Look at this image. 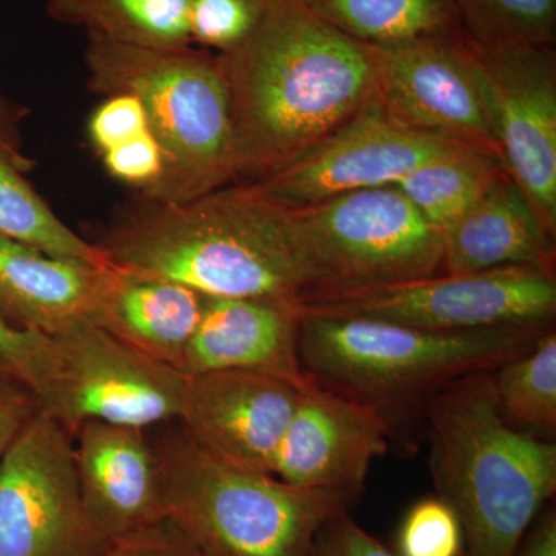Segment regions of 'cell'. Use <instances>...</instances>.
I'll return each instance as SVG.
<instances>
[{
    "label": "cell",
    "instance_id": "cell-1",
    "mask_svg": "<svg viewBox=\"0 0 556 556\" xmlns=\"http://www.w3.org/2000/svg\"><path fill=\"white\" fill-rule=\"evenodd\" d=\"M217 56L232 112L233 182L283 169L376 93L372 47L332 27L303 0H270L257 30Z\"/></svg>",
    "mask_w": 556,
    "mask_h": 556
},
{
    "label": "cell",
    "instance_id": "cell-2",
    "mask_svg": "<svg viewBox=\"0 0 556 556\" xmlns=\"http://www.w3.org/2000/svg\"><path fill=\"white\" fill-rule=\"evenodd\" d=\"M91 243L110 266L178 281L206 298L302 303L283 206L252 182L185 203L138 197Z\"/></svg>",
    "mask_w": 556,
    "mask_h": 556
},
{
    "label": "cell",
    "instance_id": "cell-3",
    "mask_svg": "<svg viewBox=\"0 0 556 556\" xmlns=\"http://www.w3.org/2000/svg\"><path fill=\"white\" fill-rule=\"evenodd\" d=\"M438 496L463 526V556H514L556 492V445L507 422L493 371L464 376L428 401Z\"/></svg>",
    "mask_w": 556,
    "mask_h": 556
},
{
    "label": "cell",
    "instance_id": "cell-4",
    "mask_svg": "<svg viewBox=\"0 0 556 556\" xmlns=\"http://www.w3.org/2000/svg\"><path fill=\"white\" fill-rule=\"evenodd\" d=\"M552 328L441 332L302 309L299 353L303 371L318 386L390 416V409L430 401L453 380L493 371Z\"/></svg>",
    "mask_w": 556,
    "mask_h": 556
},
{
    "label": "cell",
    "instance_id": "cell-5",
    "mask_svg": "<svg viewBox=\"0 0 556 556\" xmlns=\"http://www.w3.org/2000/svg\"><path fill=\"white\" fill-rule=\"evenodd\" d=\"M90 91L141 102L166 172L153 201L185 203L236 181L228 84L212 51L144 49L87 35Z\"/></svg>",
    "mask_w": 556,
    "mask_h": 556
},
{
    "label": "cell",
    "instance_id": "cell-6",
    "mask_svg": "<svg viewBox=\"0 0 556 556\" xmlns=\"http://www.w3.org/2000/svg\"><path fill=\"white\" fill-rule=\"evenodd\" d=\"M156 452L164 517L204 556H311L321 529L351 506L340 496L229 466L182 431Z\"/></svg>",
    "mask_w": 556,
    "mask_h": 556
},
{
    "label": "cell",
    "instance_id": "cell-7",
    "mask_svg": "<svg viewBox=\"0 0 556 556\" xmlns=\"http://www.w3.org/2000/svg\"><path fill=\"white\" fill-rule=\"evenodd\" d=\"M302 305L442 274L444 237L396 186L283 206Z\"/></svg>",
    "mask_w": 556,
    "mask_h": 556
},
{
    "label": "cell",
    "instance_id": "cell-8",
    "mask_svg": "<svg viewBox=\"0 0 556 556\" xmlns=\"http://www.w3.org/2000/svg\"><path fill=\"white\" fill-rule=\"evenodd\" d=\"M186 376L89 320L46 336L30 390L40 413L75 433L83 424L146 428L178 420Z\"/></svg>",
    "mask_w": 556,
    "mask_h": 556
},
{
    "label": "cell",
    "instance_id": "cell-9",
    "mask_svg": "<svg viewBox=\"0 0 556 556\" xmlns=\"http://www.w3.org/2000/svg\"><path fill=\"white\" fill-rule=\"evenodd\" d=\"M302 309L441 332L554 327L555 268L508 266L481 273L439 274L351 298L305 303Z\"/></svg>",
    "mask_w": 556,
    "mask_h": 556
},
{
    "label": "cell",
    "instance_id": "cell-10",
    "mask_svg": "<svg viewBox=\"0 0 556 556\" xmlns=\"http://www.w3.org/2000/svg\"><path fill=\"white\" fill-rule=\"evenodd\" d=\"M80 495L73 434L36 413L0 459V556H102Z\"/></svg>",
    "mask_w": 556,
    "mask_h": 556
},
{
    "label": "cell",
    "instance_id": "cell-11",
    "mask_svg": "<svg viewBox=\"0 0 556 556\" xmlns=\"http://www.w3.org/2000/svg\"><path fill=\"white\" fill-rule=\"evenodd\" d=\"M371 47L375 97L391 118L501 160L477 46L466 33Z\"/></svg>",
    "mask_w": 556,
    "mask_h": 556
},
{
    "label": "cell",
    "instance_id": "cell-12",
    "mask_svg": "<svg viewBox=\"0 0 556 556\" xmlns=\"http://www.w3.org/2000/svg\"><path fill=\"white\" fill-rule=\"evenodd\" d=\"M457 146L397 123L375 97L334 134L252 185L281 206L306 207L357 190L396 185Z\"/></svg>",
    "mask_w": 556,
    "mask_h": 556
},
{
    "label": "cell",
    "instance_id": "cell-13",
    "mask_svg": "<svg viewBox=\"0 0 556 556\" xmlns=\"http://www.w3.org/2000/svg\"><path fill=\"white\" fill-rule=\"evenodd\" d=\"M477 50L501 163L556 237L555 47Z\"/></svg>",
    "mask_w": 556,
    "mask_h": 556
},
{
    "label": "cell",
    "instance_id": "cell-14",
    "mask_svg": "<svg viewBox=\"0 0 556 556\" xmlns=\"http://www.w3.org/2000/svg\"><path fill=\"white\" fill-rule=\"evenodd\" d=\"M390 430L391 417L379 408L313 382L300 393L273 475L353 503L371 464L386 455Z\"/></svg>",
    "mask_w": 556,
    "mask_h": 556
},
{
    "label": "cell",
    "instance_id": "cell-15",
    "mask_svg": "<svg viewBox=\"0 0 556 556\" xmlns=\"http://www.w3.org/2000/svg\"><path fill=\"white\" fill-rule=\"evenodd\" d=\"M302 391L249 371L186 376L179 424L201 450L229 466L273 475L278 445Z\"/></svg>",
    "mask_w": 556,
    "mask_h": 556
},
{
    "label": "cell",
    "instance_id": "cell-16",
    "mask_svg": "<svg viewBox=\"0 0 556 556\" xmlns=\"http://www.w3.org/2000/svg\"><path fill=\"white\" fill-rule=\"evenodd\" d=\"M302 303L278 299L207 298L179 372L249 371L291 383L314 382L299 353Z\"/></svg>",
    "mask_w": 556,
    "mask_h": 556
},
{
    "label": "cell",
    "instance_id": "cell-17",
    "mask_svg": "<svg viewBox=\"0 0 556 556\" xmlns=\"http://www.w3.org/2000/svg\"><path fill=\"white\" fill-rule=\"evenodd\" d=\"M73 459L87 510L109 540L166 518L159 452L142 428L83 424Z\"/></svg>",
    "mask_w": 556,
    "mask_h": 556
},
{
    "label": "cell",
    "instance_id": "cell-18",
    "mask_svg": "<svg viewBox=\"0 0 556 556\" xmlns=\"http://www.w3.org/2000/svg\"><path fill=\"white\" fill-rule=\"evenodd\" d=\"M206 300L178 281L109 265L102 269L90 321L179 371Z\"/></svg>",
    "mask_w": 556,
    "mask_h": 556
},
{
    "label": "cell",
    "instance_id": "cell-19",
    "mask_svg": "<svg viewBox=\"0 0 556 556\" xmlns=\"http://www.w3.org/2000/svg\"><path fill=\"white\" fill-rule=\"evenodd\" d=\"M442 237V274L508 266L555 268L556 237L507 172Z\"/></svg>",
    "mask_w": 556,
    "mask_h": 556
},
{
    "label": "cell",
    "instance_id": "cell-20",
    "mask_svg": "<svg viewBox=\"0 0 556 556\" xmlns=\"http://www.w3.org/2000/svg\"><path fill=\"white\" fill-rule=\"evenodd\" d=\"M104 268L0 236V316L43 336L90 321Z\"/></svg>",
    "mask_w": 556,
    "mask_h": 556
},
{
    "label": "cell",
    "instance_id": "cell-21",
    "mask_svg": "<svg viewBox=\"0 0 556 556\" xmlns=\"http://www.w3.org/2000/svg\"><path fill=\"white\" fill-rule=\"evenodd\" d=\"M190 0H47V14L87 35L144 49L192 46Z\"/></svg>",
    "mask_w": 556,
    "mask_h": 556
},
{
    "label": "cell",
    "instance_id": "cell-22",
    "mask_svg": "<svg viewBox=\"0 0 556 556\" xmlns=\"http://www.w3.org/2000/svg\"><path fill=\"white\" fill-rule=\"evenodd\" d=\"M311 11L367 46L463 33L453 0H303Z\"/></svg>",
    "mask_w": 556,
    "mask_h": 556
},
{
    "label": "cell",
    "instance_id": "cell-23",
    "mask_svg": "<svg viewBox=\"0 0 556 556\" xmlns=\"http://www.w3.org/2000/svg\"><path fill=\"white\" fill-rule=\"evenodd\" d=\"M504 174L506 169L497 156L457 146L416 167L393 186L428 223L444 232Z\"/></svg>",
    "mask_w": 556,
    "mask_h": 556
},
{
    "label": "cell",
    "instance_id": "cell-24",
    "mask_svg": "<svg viewBox=\"0 0 556 556\" xmlns=\"http://www.w3.org/2000/svg\"><path fill=\"white\" fill-rule=\"evenodd\" d=\"M0 236L49 254L108 266L91 241L65 225L33 189L24 172L0 153Z\"/></svg>",
    "mask_w": 556,
    "mask_h": 556
},
{
    "label": "cell",
    "instance_id": "cell-25",
    "mask_svg": "<svg viewBox=\"0 0 556 556\" xmlns=\"http://www.w3.org/2000/svg\"><path fill=\"white\" fill-rule=\"evenodd\" d=\"M501 413L511 426L546 431L556 428V332L546 334L526 353L493 369Z\"/></svg>",
    "mask_w": 556,
    "mask_h": 556
},
{
    "label": "cell",
    "instance_id": "cell-26",
    "mask_svg": "<svg viewBox=\"0 0 556 556\" xmlns=\"http://www.w3.org/2000/svg\"><path fill=\"white\" fill-rule=\"evenodd\" d=\"M464 33L485 50L555 47L556 0H453Z\"/></svg>",
    "mask_w": 556,
    "mask_h": 556
},
{
    "label": "cell",
    "instance_id": "cell-27",
    "mask_svg": "<svg viewBox=\"0 0 556 556\" xmlns=\"http://www.w3.org/2000/svg\"><path fill=\"white\" fill-rule=\"evenodd\" d=\"M270 0H190L192 46L225 54L240 47L262 24Z\"/></svg>",
    "mask_w": 556,
    "mask_h": 556
},
{
    "label": "cell",
    "instance_id": "cell-28",
    "mask_svg": "<svg viewBox=\"0 0 556 556\" xmlns=\"http://www.w3.org/2000/svg\"><path fill=\"white\" fill-rule=\"evenodd\" d=\"M397 556H463L464 533L456 511L442 497L409 508L396 536Z\"/></svg>",
    "mask_w": 556,
    "mask_h": 556
},
{
    "label": "cell",
    "instance_id": "cell-29",
    "mask_svg": "<svg viewBox=\"0 0 556 556\" xmlns=\"http://www.w3.org/2000/svg\"><path fill=\"white\" fill-rule=\"evenodd\" d=\"M100 159L104 169L116 181L137 190L141 199H155L163 182L166 163L152 130L101 153Z\"/></svg>",
    "mask_w": 556,
    "mask_h": 556
},
{
    "label": "cell",
    "instance_id": "cell-30",
    "mask_svg": "<svg viewBox=\"0 0 556 556\" xmlns=\"http://www.w3.org/2000/svg\"><path fill=\"white\" fill-rule=\"evenodd\" d=\"M141 102L131 94H112L93 110L89 119V138L98 155L126 144L150 131Z\"/></svg>",
    "mask_w": 556,
    "mask_h": 556
},
{
    "label": "cell",
    "instance_id": "cell-31",
    "mask_svg": "<svg viewBox=\"0 0 556 556\" xmlns=\"http://www.w3.org/2000/svg\"><path fill=\"white\" fill-rule=\"evenodd\" d=\"M102 556H204L178 526L163 518L134 532L112 538Z\"/></svg>",
    "mask_w": 556,
    "mask_h": 556
},
{
    "label": "cell",
    "instance_id": "cell-32",
    "mask_svg": "<svg viewBox=\"0 0 556 556\" xmlns=\"http://www.w3.org/2000/svg\"><path fill=\"white\" fill-rule=\"evenodd\" d=\"M311 556H397L365 532L353 518L339 515L318 533Z\"/></svg>",
    "mask_w": 556,
    "mask_h": 556
},
{
    "label": "cell",
    "instance_id": "cell-33",
    "mask_svg": "<svg viewBox=\"0 0 556 556\" xmlns=\"http://www.w3.org/2000/svg\"><path fill=\"white\" fill-rule=\"evenodd\" d=\"M46 336L25 331L0 316V371L30 388Z\"/></svg>",
    "mask_w": 556,
    "mask_h": 556
},
{
    "label": "cell",
    "instance_id": "cell-34",
    "mask_svg": "<svg viewBox=\"0 0 556 556\" xmlns=\"http://www.w3.org/2000/svg\"><path fill=\"white\" fill-rule=\"evenodd\" d=\"M38 412L30 388L0 371V459Z\"/></svg>",
    "mask_w": 556,
    "mask_h": 556
},
{
    "label": "cell",
    "instance_id": "cell-35",
    "mask_svg": "<svg viewBox=\"0 0 556 556\" xmlns=\"http://www.w3.org/2000/svg\"><path fill=\"white\" fill-rule=\"evenodd\" d=\"M24 115L25 109L7 100L0 91V153L22 172H27L30 170L33 161L22 153L17 130Z\"/></svg>",
    "mask_w": 556,
    "mask_h": 556
},
{
    "label": "cell",
    "instance_id": "cell-36",
    "mask_svg": "<svg viewBox=\"0 0 556 556\" xmlns=\"http://www.w3.org/2000/svg\"><path fill=\"white\" fill-rule=\"evenodd\" d=\"M514 556H556V510L546 506L519 541Z\"/></svg>",
    "mask_w": 556,
    "mask_h": 556
}]
</instances>
